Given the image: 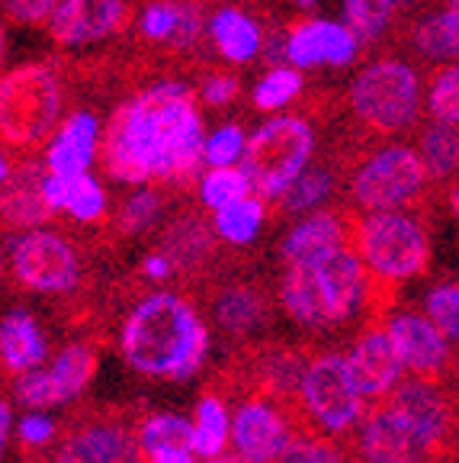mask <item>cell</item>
Instances as JSON below:
<instances>
[{
    "label": "cell",
    "mask_w": 459,
    "mask_h": 463,
    "mask_svg": "<svg viewBox=\"0 0 459 463\" xmlns=\"http://www.w3.org/2000/svg\"><path fill=\"white\" fill-rule=\"evenodd\" d=\"M289 409H293L295 421L302 428L324 434V438L347 441L353 428L360 425V419L366 415L370 402L353 383L344 351L331 347V351H318V354L305 357Z\"/></svg>",
    "instance_id": "277c9868"
},
{
    "label": "cell",
    "mask_w": 459,
    "mask_h": 463,
    "mask_svg": "<svg viewBox=\"0 0 459 463\" xmlns=\"http://www.w3.org/2000/svg\"><path fill=\"white\" fill-rule=\"evenodd\" d=\"M392 463H431V460H417V457H411V460H392Z\"/></svg>",
    "instance_id": "f5cc1de1"
},
{
    "label": "cell",
    "mask_w": 459,
    "mask_h": 463,
    "mask_svg": "<svg viewBox=\"0 0 459 463\" xmlns=\"http://www.w3.org/2000/svg\"><path fill=\"white\" fill-rule=\"evenodd\" d=\"M315 155V132L299 116H280L244 138L241 171L251 181L254 196L276 200L289 184L309 167Z\"/></svg>",
    "instance_id": "52a82bcc"
},
{
    "label": "cell",
    "mask_w": 459,
    "mask_h": 463,
    "mask_svg": "<svg viewBox=\"0 0 459 463\" xmlns=\"http://www.w3.org/2000/svg\"><path fill=\"white\" fill-rule=\"evenodd\" d=\"M202 97H206L209 107H229V103L238 97V80L229 78V74H216V78L206 80Z\"/></svg>",
    "instance_id": "bcb514c9"
},
{
    "label": "cell",
    "mask_w": 459,
    "mask_h": 463,
    "mask_svg": "<svg viewBox=\"0 0 459 463\" xmlns=\"http://www.w3.org/2000/svg\"><path fill=\"white\" fill-rule=\"evenodd\" d=\"M145 463H200V457L190 448H164L145 457Z\"/></svg>",
    "instance_id": "c3c4849f"
},
{
    "label": "cell",
    "mask_w": 459,
    "mask_h": 463,
    "mask_svg": "<svg viewBox=\"0 0 459 463\" xmlns=\"http://www.w3.org/2000/svg\"><path fill=\"white\" fill-rule=\"evenodd\" d=\"M331 194H334V174L328 167H305L273 203L286 216H302V213L322 210Z\"/></svg>",
    "instance_id": "f546056e"
},
{
    "label": "cell",
    "mask_w": 459,
    "mask_h": 463,
    "mask_svg": "<svg viewBox=\"0 0 459 463\" xmlns=\"http://www.w3.org/2000/svg\"><path fill=\"white\" fill-rule=\"evenodd\" d=\"M351 248L382 287L417 280L431 268V232L408 210H379L353 219Z\"/></svg>",
    "instance_id": "5b68a950"
},
{
    "label": "cell",
    "mask_w": 459,
    "mask_h": 463,
    "mask_svg": "<svg viewBox=\"0 0 459 463\" xmlns=\"http://www.w3.org/2000/svg\"><path fill=\"white\" fill-rule=\"evenodd\" d=\"M7 270L26 293L36 297H71L84 280V264L71 241L55 229L16 232L7 245Z\"/></svg>",
    "instance_id": "ba28073f"
},
{
    "label": "cell",
    "mask_w": 459,
    "mask_h": 463,
    "mask_svg": "<svg viewBox=\"0 0 459 463\" xmlns=\"http://www.w3.org/2000/svg\"><path fill=\"white\" fill-rule=\"evenodd\" d=\"M427 187V171L408 145H389L353 174L351 196L360 210H408Z\"/></svg>",
    "instance_id": "7c38bea8"
},
{
    "label": "cell",
    "mask_w": 459,
    "mask_h": 463,
    "mask_svg": "<svg viewBox=\"0 0 459 463\" xmlns=\"http://www.w3.org/2000/svg\"><path fill=\"white\" fill-rule=\"evenodd\" d=\"M398 419L408 428L417 454L431 463L440 460L453 444V399L440 380H424V376H402L386 399Z\"/></svg>",
    "instance_id": "4fadbf2b"
},
{
    "label": "cell",
    "mask_w": 459,
    "mask_h": 463,
    "mask_svg": "<svg viewBox=\"0 0 459 463\" xmlns=\"http://www.w3.org/2000/svg\"><path fill=\"white\" fill-rule=\"evenodd\" d=\"M202 119L187 84L164 80L113 113L103 167L119 184H190L202 167Z\"/></svg>",
    "instance_id": "6da1fadb"
},
{
    "label": "cell",
    "mask_w": 459,
    "mask_h": 463,
    "mask_svg": "<svg viewBox=\"0 0 459 463\" xmlns=\"http://www.w3.org/2000/svg\"><path fill=\"white\" fill-rule=\"evenodd\" d=\"M417 158H421L427 177H434V181H446V177L456 171V161H459L456 126L434 119L431 129H424V136H421V152H417Z\"/></svg>",
    "instance_id": "1f68e13d"
},
{
    "label": "cell",
    "mask_w": 459,
    "mask_h": 463,
    "mask_svg": "<svg viewBox=\"0 0 459 463\" xmlns=\"http://www.w3.org/2000/svg\"><path fill=\"white\" fill-rule=\"evenodd\" d=\"M344 361L351 367L353 383H357V390L363 392V399L370 405L389 399V392L402 383L405 376L402 364H398V357L392 351V341L386 338L382 322H373V326L360 328L353 335L351 347L344 351Z\"/></svg>",
    "instance_id": "2e32d148"
},
{
    "label": "cell",
    "mask_w": 459,
    "mask_h": 463,
    "mask_svg": "<svg viewBox=\"0 0 459 463\" xmlns=\"http://www.w3.org/2000/svg\"><path fill=\"white\" fill-rule=\"evenodd\" d=\"M190 419L187 448L196 457H222L229 454V434H231V402L216 390H206L196 399Z\"/></svg>",
    "instance_id": "d4e9b609"
},
{
    "label": "cell",
    "mask_w": 459,
    "mask_h": 463,
    "mask_svg": "<svg viewBox=\"0 0 459 463\" xmlns=\"http://www.w3.org/2000/svg\"><path fill=\"white\" fill-rule=\"evenodd\" d=\"M424 316L446 335V341H459V287L456 280H440L424 297Z\"/></svg>",
    "instance_id": "74e56055"
},
{
    "label": "cell",
    "mask_w": 459,
    "mask_h": 463,
    "mask_svg": "<svg viewBox=\"0 0 459 463\" xmlns=\"http://www.w3.org/2000/svg\"><path fill=\"white\" fill-rule=\"evenodd\" d=\"M251 194L254 190H251V181H248V174L235 165L212 167V171L202 174V181H200V200L209 213L222 210L229 203H238Z\"/></svg>",
    "instance_id": "e575fe53"
},
{
    "label": "cell",
    "mask_w": 459,
    "mask_h": 463,
    "mask_svg": "<svg viewBox=\"0 0 459 463\" xmlns=\"http://www.w3.org/2000/svg\"><path fill=\"white\" fill-rule=\"evenodd\" d=\"M161 213H164V196L161 190H151L145 184H138V190H132L119 206V229L126 235H138V232H148L151 225L158 222Z\"/></svg>",
    "instance_id": "8d00e7d4"
},
{
    "label": "cell",
    "mask_w": 459,
    "mask_h": 463,
    "mask_svg": "<svg viewBox=\"0 0 459 463\" xmlns=\"http://www.w3.org/2000/svg\"><path fill=\"white\" fill-rule=\"evenodd\" d=\"M206 33V16H202V7L196 0H180L177 10V23H173V33L167 43L173 49H190V45L200 43V36Z\"/></svg>",
    "instance_id": "7bdbcfd3"
},
{
    "label": "cell",
    "mask_w": 459,
    "mask_h": 463,
    "mask_svg": "<svg viewBox=\"0 0 459 463\" xmlns=\"http://www.w3.org/2000/svg\"><path fill=\"white\" fill-rule=\"evenodd\" d=\"M299 90H302L299 71H293V68H273V71L258 84V90H254V103H258L260 109L286 107L293 97H299Z\"/></svg>",
    "instance_id": "ab89813d"
},
{
    "label": "cell",
    "mask_w": 459,
    "mask_h": 463,
    "mask_svg": "<svg viewBox=\"0 0 459 463\" xmlns=\"http://www.w3.org/2000/svg\"><path fill=\"white\" fill-rule=\"evenodd\" d=\"M417 49L427 58H444V61H453L459 49V10L456 0H450V7L444 14L424 20L415 33Z\"/></svg>",
    "instance_id": "836d02e7"
},
{
    "label": "cell",
    "mask_w": 459,
    "mask_h": 463,
    "mask_svg": "<svg viewBox=\"0 0 459 463\" xmlns=\"http://www.w3.org/2000/svg\"><path fill=\"white\" fill-rule=\"evenodd\" d=\"M61 438V421L49 409H23L14 415V441L26 454H49Z\"/></svg>",
    "instance_id": "d590c367"
},
{
    "label": "cell",
    "mask_w": 459,
    "mask_h": 463,
    "mask_svg": "<svg viewBox=\"0 0 459 463\" xmlns=\"http://www.w3.org/2000/svg\"><path fill=\"white\" fill-rule=\"evenodd\" d=\"M4 268H7V251L0 248V277H4Z\"/></svg>",
    "instance_id": "816d5d0a"
},
{
    "label": "cell",
    "mask_w": 459,
    "mask_h": 463,
    "mask_svg": "<svg viewBox=\"0 0 459 463\" xmlns=\"http://www.w3.org/2000/svg\"><path fill=\"white\" fill-rule=\"evenodd\" d=\"M49 463H145L132 421L119 415H90L78 421L49 450Z\"/></svg>",
    "instance_id": "9a60e30c"
},
{
    "label": "cell",
    "mask_w": 459,
    "mask_h": 463,
    "mask_svg": "<svg viewBox=\"0 0 459 463\" xmlns=\"http://www.w3.org/2000/svg\"><path fill=\"white\" fill-rule=\"evenodd\" d=\"M161 251L171 258L173 270H200L216 254V232L200 216H180L161 235Z\"/></svg>",
    "instance_id": "484cf974"
},
{
    "label": "cell",
    "mask_w": 459,
    "mask_h": 463,
    "mask_svg": "<svg viewBox=\"0 0 459 463\" xmlns=\"http://www.w3.org/2000/svg\"><path fill=\"white\" fill-rule=\"evenodd\" d=\"M61 119V80L49 65H20L0 78V138L33 152Z\"/></svg>",
    "instance_id": "8992f818"
},
{
    "label": "cell",
    "mask_w": 459,
    "mask_h": 463,
    "mask_svg": "<svg viewBox=\"0 0 459 463\" xmlns=\"http://www.w3.org/2000/svg\"><path fill=\"white\" fill-rule=\"evenodd\" d=\"M267 222V203L260 196H244L238 203H229L212 213V232L216 239L231 248H248L260 239Z\"/></svg>",
    "instance_id": "83f0119b"
},
{
    "label": "cell",
    "mask_w": 459,
    "mask_h": 463,
    "mask_svg": "<svg viewBox=\"0 0 459 463\" xmlns=\"http://www.w3.org/2000/svg\"><path fill=\"white\" fill-rule=\"evenodd\" d=\"M126 23V0H58L49 14V36L58 45H90Z\"/></svg>",
    "instance_id": "ac0fdd59"
},
{
    "label": "cell",
    "mask_w": 459,
    "mask_h": 463,
    "mask_svg": "<svg viewBox=\"0 0 459 463\" xmlns=\"http://www.w3.org/2000/svg\"><path fill=\"white\" fill-rule=\"evenodd\" d=\"M97 136H100L97 116L87 109H74L58 132V138L49 145V155H45L49 174H61V177L84 174L97 158Z\"/></svg>",
    "instance_id": "603a6c76"
},
{
    "label": "cell",
    "mask_w": 459,
    "mask_h": 463,
    "mask_svg": "<svg viewBox=\"0 0 459 463\" xmlns=\"http://www.w3.org/2000/svg\"><path fill=\"white\" fill-rule=\"evenodd\" d=\"M276 463H357L344 441L338 438H324L309 428H295L293 441L286 444V450L280 454Z\"/></svg>",
    "instance_id": "d6a6232c"
},
{
    "label": "cell",
    "mask_w": 459,
    "mask_h": 463,
    "mask_svg": "<svg viewBox=\"0 0 459 463\" xmlns=\"http://www.w3.org/2000/svg\"><path fill=\"white\" fill-rule=\"evenodd\" d=\"M382 287L351 245L331 248L312 260L283 264L276 306L295 328L309 335L338 332L370 312H382Z\"/></svg>",
    "instance_id": "3957f363"
},
{
    "label": "cell",
    "mask_w": 459,
    "mask_h": 463,
    "mask_svg": "<svg viewBox=\"0 0 459 463\" xmlns=\"http://www.w3.org/2000/svg\"><path fill=\"white\" fill-rule=\"evenodd\" d=\"M52 341L33 309H7L0 316V370L20 376L49 361Z\"/></svg>",
    "instance_id": "d6986e66"
},
{
    "label": "cell",
    "mask_w": 459,
    "mask_h": 463,
    "mask_svg": "<svg viewBox=\"0 0 459 463\" xmlns=\"http://www.w3.org/2000/svg\"><path fill=\"white\" fill-rule=\"evenodd\" d=\"M273 306L258 283H225L209 299V328L229 341H254L270 326Z\"/></svg>",
    "instance_id": "e0dca14e"
},
{
    "label": "cell",
    "mask_w": 459,
    "mask_h": 463,
    "mask_svg": "<svg viewBox=\"0 0 459 463\" xmlns=\"http://www.w3.org/2000/svg\"><path fill=\"white\" fill-rule=\"evenodd\" d=\"M395 10V0H344L347 29H351L357 43L376 39L389 26Z\"/></svg>",
    "instance_id": "f35d334b"
},
{
    "label": "cell",
    "mask_w": 459,
    "mask_h": 463,
    "mask_svg": "<svg viewBox=\"0 0 459 463\" xmlns=\"http://www.w3.org/2000/svg\"><path fill=\"white\" fill-rule=\"evenodd\" d=\"M177 274L173 270V264H171V258H167L164 251H151V254H145V260H142V277L145 280H151V283H167L171 277Z\"/></svg>",
    "instance_id": "7dc6e473"
},
{
    "label": "cell",
    "mask_w": 459,
    "mask_h": 463,
    "mask_svg": "<svg viewBox=\"0 0 459 463\" xmlns=\"http://www.w3.org/2000/svg\"><path fill=\"white\" fill-rule=\"evenodd\" d=\"M4 52H7V36H4V26H0V61H4Z\"/></svg>",
    "instance_id": "f907efd6"
},
{
    "label": "cell",
    "mask_w": 459,
    "mask_h": 463,
    "mask_svg": "<svg viewBox=\"0 0 459 463\" xmlns=\"http://www.w3.org/2000/svg\"><path fill=\"white\" fill-rule=\"evenodd\" d=\"M58 0H4V10L10 14V20L16 23H42L49 20V14L55 10Z\"/></svg>",
    "instance_id": "f6af8a7d"
},
{
    "label": "cell",
    "mask_w": 459,
    "mask_h": 463,
    "mask_svg": "<svg viewBox=\"0 0 459 463\" xmlns=\"http://www.w3.org/2000/svg\"><path fill=\"white\" fill-rule=\"evenodd\" d=\"M39 184H42L39 167L26 165L16 174L10 171L7 181L0 184V222L10 225V229H16V232L42 225L52 213H49V206H45Z\"/></svg>",
    "instance_id": "cb8c5ba5"
},
{
    "label": "cell",
    "mask_w": 459,
    "mask_h": 463,
    "mask_svg": "<svg viewBox=\"0 0 459 463\" xmlns=\"http://www.w3.org/2000/svg\"><path fill=\"white\" fill-rule=\"evenodd\" d=\"M132 428H136V441L145 457L164 448H187L190 438V419L183 412H173V409H158V412L142 415L138 425Z\"/></svg>",
    "instance_id": "4dcf8cb0"
},
{
    "label": "cell",
    "mask_w": 459,
    "mask_h": 463,
    "mask_svg": "<svg viewBox=\"0 0 459 463\" xmlns=\"http://www.w3.org/2000/svg\"><path fill=\"white\" fill-rule=\"evenodd\" d=\"M427 107H431L434 119L456 126V119H459V71H456V65H453V61L444 68V71L434 74Z\"/></svg>",
    "instance_id": "60d3db41"
},
{
    "label": "cell",
    "mask_w": 459,
    "mask_h": 463,
    "mask_svg": "<svg viewBox=\"0 0 459 463\" xmlns=\"http://www.w3.org/2000/svg\"><path fill=\"white\" fill-rule=\"evenodd\" d=\"M42 200L49 206V213H65L74 222L90 225L100 222L109 213L107 190L100 187L97 177L90 174H71V177H61V174H42Z\"/></svg>",
    "instance_id": "7402d4cb"
},
{
    "label": "cell",
    "mask_w": 459,
    "mask_h": 463,
    "mask_svg": "<svg viewBox=\"0 0 459 463\" xmlns=\"http://www.w3.org/2000/svg\"><path fill=\"white\" fill-rule=\"evenodd\" d=\"M357 36L341 23L309 20L289 33L286 58L295 68H315V65H347L357 58Z\"/></svg>",
    "instance_id": "ffe728a7"
},
{
    "label": "cell",
    "mask_w": 459,
    "mask_h": 463,
    "mask_svg": "<svg viewBox=\"0 0 459 463\" xmlns=\"http://www.w3.org/2000/svg\"><path fill=\"white\" fill-rule=\"evenodd\" d=\"M10 171H14V167H10V161H7V155H4V152H0V184H4V181H7V177H10Z\"/></svg>",
    "instance_id": "681fc988"
},
{
    "label": "cell",
    "mask_w": 459,
    "mask_h": 463,
    "mask_svg": "<svg viewBox=\"0 0 459 463\" xmlns=\"http://www.w3.org/2000/svg\"><path fill=\"white\" fill-rule=\"evenodd\" d=\"M119 354L145 380L190 383L206 370L216 332L196 303L173 289H155L136 299L119 326Z\"/></svg>",
    "instance_id": "7a4b0ae2"
},
{
    "label": "cell",
    "mask_w": 459,
    "mask_h": 463,
    "mask_svg": "<svg viewBox=\"0 0 459 463\" xmlns=\"http://www.w3.org/2000/svg\"><path fill=\"white\" fill-rule=\"evenodd\" d=\"M295 421L293 409L260 390L244 392L231 405L229 454L235 463H276L286 444L293 441Z\"/></svg>",
    "instance_id": "8fae6325"
},
{
    "label": "cell",
    "mask_w": 459,
    "mask_h": 463,
    "mask_svg": "<svg viewBox=\"0 0 459 463\" xmlns=\"http://www.w3.org/2000/svg\"><path fill=\"white\" fill-rule=\"evenodd\" d=\"M244 152V132L241 126H222L219 132H212L209 138H202V165L222 167L235 165Z\"/></svg>",
    "instance_id": "b9f144b4"
},
{
    "label": "cell",
    "mask_w": 459,
    "mask_h": 463,
    "mask_svg": "<svg viewBox=\"0 0 459 463\" xmlns=\"http://www.w3.org/2000/svg\"><path fill=\"white\" fill-rule=\"evenodd\" d=\"M386 338L402 364L405 376H424V380H444L453 373V354L456 345L434 326L431 318L417 309H395L382 318Z\"/></svg>",
    "instance_id": "5bb4252c"
},
{
    "label": "cell",
    "mask_w": 459,
    "mask_h": 463,
    "mask_svg": "<svg viewBox=\"0 0 459 463\" xmlns=\"http://www.w3.org/2000/svg\"><path fill=\"white\" fill-rule=\"evenodd\" d=\"M351 107L370 129L402 132L417 119L421 80L405 61H376L353 80Z\"/></svg>",
    "instance_id": "30bf717a"
},
{
    "label": "cell",
    "mask_w": 459,
    "mask_h": 463,
    "mask_svg": "<svg viewBox=\"0 0 459 463\" xmlns=\"http://www.w3.org/2000/svg\"><path fill=\"white\" fill-rule=\"evenodd\" d=\"M302 351L293 347H267L254 354V380H258V390L267 396L280 399V402H293L295 383L302 376V364H305Z\"/></svg>",
    "instance_id": "4316f807"
},
{
    "label": "cell",
    "mask_w": 459,
    "mask_h": 463,
    "mask_svg": "<svg viewBox=\"0 0 459 463\" xmlns=\"http://www.w3.org/2000/svg\"><path fill=\"white\" fill-rule=\"evenodd\" d=\"M177 10L180 0H155V4H148V10L142 16V33L151 43H167L173 33V23H177Z\"/></svg>",
    "instance_id": "ee69618b"
},
{
    "label": "cell",
    "mask_w": 459,
    "mask_h": 463,
    "mask_svg": "<svg viewBox=\"0 0 459 463\" xmlns=\"http://www.w3.org/2000/svg\"><path fill=\"white\" fill-rule=\"evenodd\" d=\"M295 4H302V7H312V4H315V0H295Z\"/></svg>",
    "instance_id": "db71d44e"
},
{
    "label": "cell",
    "mask_w": 459,
    "mask_h": 463,
    "mask_svg": "<svg viewBox=\"0 0 459 463\" xmlns=\"http://www.w3.org/2000/svg\"><path fill=\"white\" fill-rule=\"evenodd\" d=\"M351 216L338 210H312L283 235L280 241V258L283 264H299V260H312L318 254L331 251V248L351 245Z\"/></svg>",
    "instance_id": "44dd1931"
},
{
    "label": "cell",
    "mask_w": 459,
    "mask_h": 463,
    "mask_svg": "<svg viewBox=\"0 0 459 463\" xmlns=\"http://www.w3.org/2000/svg\"><path fill=\"white\" fill-rule=\"evenodd\" d=\"M212 39L229 61H251L260 52V29L235 7L219 10L212 16Z\"/></svg>",
    "instance_id": "f1b7e54d"
},
{
    "label": "cell",
    "mask_w": 459,
    "mask_h": 463,
    "mask_svg": "<svg viewBox=\"0 0 459 463\" xmlns=\"http://www.w3.org/2000/svg\"><path fill=\"white\" fill-rule=\"evenodd\" d=\"M100 367V351L94 341H68L49 354V361L36 370L14 376V402L20 409H68L80 402L90 390Z\"/></svg>",
    "instance_id": "9c48e42d"
}]
</instances>
